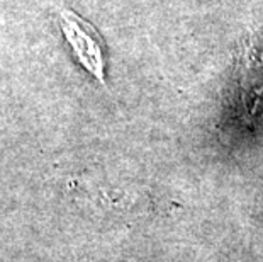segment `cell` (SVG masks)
I'll return each mask as SVG.
<instances>
[{"label": "cell", "instance_id": "1", "mask_svg": "<svg viewBox=\"0 0 263 262\" xmlns=\"http://www.w3.org/2000/svg\"><path fill=\"white\" fill-rule=\"evenodd\" d=\"M60 26L78 63L92 77H95V80L105 83L102 40L95 31V27L70 9L60 10Z\"/></svg>", "mask_w": 263, "mask_h": 262}, {"label": "cell", "instance_id": "2", "mask_svg": "<svg viewBox=\"0 0 263 262\" xmlns=\"http://www.w3.org/2000/svg\"><path fill=\"white\" fill-rule=\"evenodd\" d=\"M238 68L241 79L243 102L250 116L263 108V38L250 32L239 43Z\"/></svg>", "mask_w": 263, "mask_h": 262}]
</instances>
